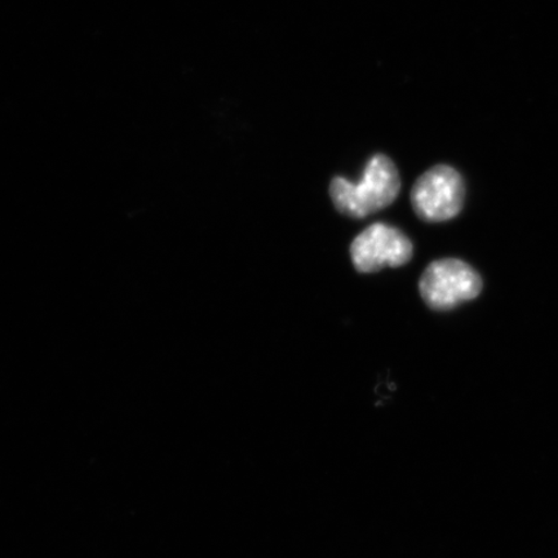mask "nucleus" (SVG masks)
Segmentation results:
<instances>
[{
  "instance_id": "1",
  "label": "nucleus",
  "mask_w": 558,
  "mask_h": 558,
  "mask_svg": "<svg viewBox=\"0 0 558 558\" xmlns=\"http://www.w3.org/2000/svg\"><path fill=\"white\" fill-rule=\"evenodd\" d=\"M400 191V172L393 160L384 155L368 159L359 183L338 177L330 184L335 208L353 219L367 218L392 205Z\"/></svg>"
},
{
  "instance_id": "2",
  "label": "nucleus",
  "mask_w": 558,
  "mask_h": 558,
  "mask_svg": "<svg viewBox=\"0 0 558 558\" xmlns=\"http://www.w3.org/2000/svg\"><path fill=\"white\" fill-rule=\"evenodd\" d=\"M483 278L471 265L458 259L430 263L418 281L424 303L435 311H450L476 299L483 291Z\"/></svg>"
},
{
  "instance_id": "3",
  "label": "nucleus",
  "mask_w": 558,
  "mask_h": 558,
  "mask_svg": "<svg viewBox=\"0 0 558 558\" xmlns=\"http://www.w3.org/2000/svg\"><path fill=\"white\" fill-rule=\"evenodd\" d=\"M465 185L456 169L438 165L423 173L411 191V204L415 214L427 222L448 221L462 211Z\"/></svg>"
},
{
  "instance_id": "4",
  "label": "nucleus",
  "mask_w": 558,
  "mask_h": 558,
  "mask_svg": "<svg viewBox=\"0 0 558 558\" xmlns=\"http://www.w3.org/2000/svg\"><path fill=\"white\" fill-rule=\"evenodd\" d=\"M414 246L399 228L375 222L355 236L351 244L352 263L359 274H376L399 268L413 259Z\"/></svg>"
}]
</instances>
